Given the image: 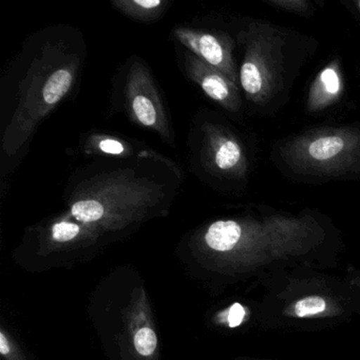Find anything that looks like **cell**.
<instances>
[{
    "label": "cell",
    "instance_id": "obj_10",
    "mask_svg": "<svg viewBox=\"0 0 360 360\" xmlns=\"http://www.w3.org/2000/svg\"><path fill=\"white\" fill-rule=\"evenodd\" d=\"M343 146L345 143L339 136H323L309 145V153L313 159L324 161L338 155Z\"/></svg>",
    "mask_w": 360,
    "mask_h": 360
},
{
    "label": "cell",
    "instance_id": "obj_5",
    "mask_svg": "<svg viewBox=\"0 0 360 360\" xmlns=\"http://www.w3.org/2000/svg\"><path fill=\"white\" fill-rule=\"evenodd\" d=\"M187 77L214 102L227 110L235 111L239 106L237 88L226 75L200 60L195 54L185 50L183 53Z\"/></svg>",
    "mask_w": 360,
    "mask_h": 360
},
{
    "label": "cell",
    "instance_id": "obj_11",
    "mask_svg": "<svg viewBox=\"0 0 360 360\" xmlns=\"http://www.w3.org/2000/svg\"><path fill=\"white\" fill-rule=\"evenodd\" d=\"M240 81L246 94L256 96L262 90V75L259 67L252 60H245L240 71Z\"/></svg>",
    "mask_w": 360,
    "mask_h": 360
},
{
    "label": "cell",
    "instance_id": "obj_14",
    "mask_svg": "<svg viewBox=\"0 0 360 360\" xmlns=\"http://www.w3.org/2000/svg\"><path fill=\"white\" fill-rule=\"evenodd\" d=\"M326 307V301L320 297H307V298L302 299V300L296 303L295 313L298 317L316 315V314L323 311Z\"/></svg>",
    "mask_w": 360,
    "mask_h": 360
},
{
    "label": "cell",
    "instance_id": "obj_4",
    "mask_svg": "<svg viewBox=\"0 0 360 360\" xmlns=\"http://www.w3.org/2000/svg\"><path fill=\"white\" fill-rule=\"evenodd\" d=\"M172 37L185 49L235 83V67L231 58V45L226 39L216 33L187 26L174 27Z\"/></svg>",
    "mask_w": 360,
    "mask_h": 360
},
{
    "label": "cell",
    "instance_id": "obj_8",
    "mask_svg": "<svg viewBox=\"0 0 360 360\" xmlns=\"http://www.w3.org/2000/svg\"><path fill=\"white\" fill-rule=\"evenodd\" d=\"M111 5L130 20L153 22L164 15L170 3L167 0H113Z\"/></svg>",
    "mask_w": 360,
    "mask_h": 360
},
{
    "label": "cell",
    "instance_id": "obj_9",
    "mask_svg": "<svg viewBox=\"0 0 360 360\" xmlns=\"http://www.w3.org/2000/svg\"><path fill=\"white\" fill-rule=\"evenodd\" d=\"M241 235V226L235 221H217L208 227L204 241L216 252H229L237 245Z\"/></svg>",
    "mask_w": 360,
    "mask_h": 360
},
{
    "label": "cell",
    "instance_id": "obj_1",
    "mask_svg": "<svg viewBox=\"0 0 360 360\" xmlns=\"http://www.w3.org/2000/svg\"><path fill=\"white\" fill-rule=\"evenodd\" d=\"M87 46L79 29L56 25L31 34L0 82V178L9 180L37 129L79 85Z\"/></svg>",
    "mask_w": 360,
    "mask_h": 360
},
{
    "label": "cell",
    "instance_id": "obj_6",
    "mask_svg": "<svg viewBox=\"0 0 360 360\" xmlns=\"http://www.w3.org/2000/svg\"><path fill=\"white\" fill-rule=\"evenodd\" d=\"M201 163L208 172L231 174L241 165L242 149L233 139L223 134L217 126H201Z\"/></svg>",
    "mask_w": 360,
    "mask_h": 360
},
{
    "label": "cell",
    "instance_id": "obj_12",
    "mask_svg": "<svg viewBox=\"0 0 360 360\" xmlns=\"http://www.w3.org/2000/svg\"><path fill=\"white\" fill-rule=\"evenodd\" d=\"M68 219H62V220L56 221L53 223L51 227V237L53 241L58 242V243H66V242L72 241L77 239L82 233V229H83L84 223L79 222L75 220L71 221Z\"/></svg>",
    "mask_w": 360,
    "mask_h": 360
},
{
    "label": "cell",
    "instance_id": "obj_18",
    "mask_svg": "<svg viewBox=\"0 0 360 360\" xmlns=\"http://www.w3.org/2000/svg\"><path fill=\"white\" fill-rule=\"evenodd\" d=\"M359 6H360V3H359Z\"/></svg>",
    "mask_w": 360,
    "mask_h": 360
},
{
    "label": "cell",
    "instance_id": "obj_17",
    "mask_svg": "<svg viewBox=\"0 0 360 360\" xmlns=\"http://www.w3.org/2000/svg\"><path fill=\"white\" fill-rule=\"evenodd\" d=\"M0 353L3 355H9L10 345L4 333H0Z\"/></svg>",
    "mask_w": 360,
    "mask_h": 360
},
{
    "label": "cell",
    "instance_id": "obj_15",
    "mask_svg": "<svg viewBox=\"0 0 360 360\" xmlns=\"http://www.w3.org/2000/svg\"><path fill=\"white\" fill-rule=\"evenodd\" d=\"M320 79H321V82L328 94H338L339 90H340V81H339L338 75L335 72V70L330 68L326 69L322 72Z\"/></svg>",
    "mask_w": 360,
    "mask_h": 360
},
{
    "label": "cell",
    "instance_id": "obj_2",
    "mask_svg": "<svg viewBox=\"0 0 360 360\" xmlns=\"http://www.w3.org/2000/svg\"><path fill=\"white\" fill-rule=\"evenodd\" d=\"M170 160H121L111 167L86 168L71 178L69 214L84 224L122 226L144 218L176 197V184L155 172L153 164Z\"/></svg>",
    "mask_w": 360,
    "mask_h": 360
},
{
    "label": "cell",
    "instance_id": "obj_7",
    "mask_svg": "<svg viewBox=\"0 0 360 360\" xmlns=\"http://www.w3.org/2000/svg\"><path fill=\"white\" fill-rule=\"evenodd\" d=\"M84 153L88 155H105L119 160H166L155 151L136 145L125 139L106 134H91L83 144Z\"/></svg>",
    "mask_w": 360,
    "mask_h": 360
},
{
    "label": "cell",
    "instance_id": "obj_16",
    "mask_svg": "<svg viewBox=\"0 0 360 360\" xmlns=\"http://www.w3.org/2000/svg\"><path fill=\"white\" fill-rule=\"evenodd\" d=\"M244 316H245V311H244L243 307L239 304V303H235L229 309V326L231 328H236V326H240L241 322L243 321Z\"/></svg>",
    "mask_w": 360,
    "mask_h": 360
},
{
    "label": "cell",
    "instance_id": "obj_3",
    "mask_svg": "<svg viewBox=\"0 0 360 360\" xmlns=\"http://www.w3.org/2000/svg\"><path fill=\"white\" fill-rule=\"evenodd\" d=\"M122 101L128 119L134 125L151 130L164 142L174 145V129L159 87L148 66L138 56L129 58L126 64Z\"/></svg>",
    "mask_w": 360,
    "mask_h": 360
},
{
    "label": "cell",
    "instance_id": "obj_13",
    "mask_svg": "<svg viewBox=\"0 0 360 360\" xmlns=\"http://www.w3.org/2000/svg\"><path fill=\"white\" fill-rule=\"evenodd\" d=\"M157 345V335L150 328H142L136 332L134 336V347L141 355H153Z\"/></svg>",
    "mask_w": 360,
    "mask_h": 360
}]
</instances>
